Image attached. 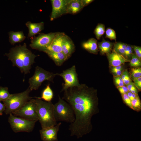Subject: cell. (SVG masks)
Segmentation results:
<instances>
[{
  "label": "cell",
  "mask_w": 141,
  "mask_h": 141,
  "mask_svg": "<svg viewBox=\"0 0 141 141\" xmlns=\"http://www.w3.org/2000/svg\"><path fill=\"white\" fill-rule=\"evenodd\" d=\"M105 32V25L104 24L101 23L97 24L94 32L96 38L98 40H99Z\"/></svg>",
  "instance_id": "24"
},
{
  "label": "cell",
  "mask_w": 141,
  "mask_h": 141,
  "mask_svg": "<svg viewBox=\"0 0 141 141\" xmlns=\"http://www.w3.org/2000/svg\"><path fill=\"white\" fill-rule=\"evenodd\" d=\"M62 52L67 59L69 58L75 50V46L72 40L65 35L63 39L62 46Z\"/></svg>",
  "instance_id": "15"
},
{
  "label": "cell",
  "mask_w": 141,
  "mask_h": 141,
  "mask_svg": "<svg viewBox=\"0 0 141 141\" xmlns=\"http://www.w3.org/2000/svg\"><path fill=\"white\" fill-rule=\"evenodd\" d=\"M32 91L28 87L25 91L10 94L9 97L3 102L5 107L4 113L9 114L21 108L26 102L33 98L29 96Z\"/></svg>",
  "instance_id": "4"
},
{
  "label": "cell",
  "mask_w": 141,
  "mask_h": 141,
  "mask_svg": "<svg viewBox=\"0 0 141 141\" xmlns=\"http://www.w3.org/2000/svg\"><path fill=\"white\" fill-rule=\"evenodd\" d=\"M122 98L125 103L130 108L132 109L131 101L128 96L127 93L121 95Z\"/></svg>",
  "instance_id": "33"
},
{
  "label": "cell",
  "mask_w": 141,
  "mask_h": 141,
  "mask_svg": "<svg viewBox=\"0 0 141 141\" xmlns=\"http://www.w3.org/2000/svg\"><path fill=\"white\" fill-rule=\"evenodd\" d=\"M113 44L103 38L102 41L98 43L97 45L100 53L102 55H107L111 52Z\"/></svg>",
  "instance_id": "20"
},
{
  "label": "cell",
  "mask_w": 141,
  "mask_h": 141,
  "mask_svg": "<svg viewBox=\"0 0 141 141\" xmlns=\"http://www.w3.org/2000/svg\"><path fill=\"white\" fill-rule=\"evenodd\" d=\"M12 114L15 116L28 120L38 121L36 110L35 99L33 98L26 102L19 110Z\"/></svg>",
  "instance_id": "9"
},
{
  "label": "cell",
  "mask_w": 141,
  "mask_h": 141,
  "mask_svg": "<svg viewBox=\"0 0 141 141\" xmlns=\"http://www.w3.org/2000/svg\"><path fill=\"white\" fill-rule=\"evenodd\" d=\"M133 84L138 90H140L141 89V77L133 79Z\"/></svg>",
  "instance_id": "35"
},
{
  "label": "cell",
  "mask_w": 141,
  "mask_h": 141,
  "mask_svg": "<svg viewBox=\"0 0 141 141\" xmlns=\"http://www.w3.org/2000/svg\"><path fill=\"white\" fill-rule=\"evenodd\" d=\"M26 25L29 30L28 37H33V36L39 33L44 28V23L43 22L34 23L28 21L26 24Z\"/></svg>",
  "instance_id": "16"
},
{
  "label": "cell",
  "mask_w": 141,
  "mask_h": 141,
  "mask_svg": "<svg viewBox=\"0 0 141 141\" xmlns=\"http://www.w3.org/2000/svg\"><path fill=\"white\" fill-rule=\"evenodd\" d=\"M84 7L81 0H70L67 6V14H76Z\"/></svg>",
  "instance_id": "17"
},
{
  "label": "cell",
  "mask_w": 141,
  "mask_h": 141,
  "mask_svg": "<svg viewBox=\"0 0 141 141\" xmlns=\"http://www.w3.org/2000/svg\"><path fill=\"white\" fill-rule=\"evenodd\" d=\"M9 41L11 44L14 45L15 43L23 41L26 38L22 31H10L9 33Z\"/></svg>",
  "instance_id": "21"
},
{
  "label": "cell",
  "mask_w": 141,
  "mask_h": 141,
  "mask_svg": "<svg viewBox=\"0 0 141 141\" xmlns=\"http://www.w3.org/2000/svg\"><path fill=\"white\" fill-rule=\"evenodd\" d=\"M10 95L7 87L0 86V101L3 102L5 101Z\"/></svg>",
  "instance_id": "25"
},
{
  "label": "cell",
  "mask_w": 141,
  "mask_h": 141,
  "mask_svg": "<svg viewBox=\"0 0 141 141\" xmlns=\"http://www.w3.org/2000/svg\"><path fill=\"white\" fill-rule=\"evenodd\" d=\"M5 109V105L0 101V115H2Z\"/></svg>",
  "instance_id": "37"
},
{
  "label": "cell",
  "mask_w": 141,
  "mask_h": 141,
  "mask_svg": "<svg viewBox=\"0 0 141 141\" xmlns=\"http://www.w3.org/2000/svg\"><path fill=\"white\" fill-rule=\"evenodd\" d=\"M57 75L62 77L64 81V83L62 84V88L61 92L64 91L69 88L78 86L80 85L75 65L63 71L62 73H57Z\"/></svg>",
  "instance_id": "10"
},
{
  "label": "cell",
  "mask_w": 141,
  "mask_h": 141,
  "mask_svg": "<svg viewBox=\"0 0 141 141\" xmlns=\"http://www.w3.org/2000/svg\"><path fill=\"white\" fill-rule=\"evenodd\" d=\"M35 108L38 121L42 128L54 126L57 124L54 116V104L41 99H35Z\"/></svg>",
  "instance_id": "3"
},
{
  "label": "cell",
  "mask_w": 141,
  "mask_h": 141,
  "mask_svg": "<svg viewBox=\"0 0 141 141\" xmlns=\"http://www.w3.org/2000/svg\"><path fill=\"white\" fill-rule=\"evenodd\" d=\"M117 88L121 95L127 93L129 91L127 86H125Z\"/></svg>",
  "instance_id": "36"
},
{
  "label": "cell",
  "mask_w": 141,
  "mask_h": 141,
  "mask_svg": "<svg viewBox=\"0 0 141 141\" xmlns=\"http://www.w3.org/2000/svg\"><path fill=\"white\" fill-rule=\"evenodd\" d=\"M62 98L71 106L75 116L68 129L70 136L79 138L89 133L92 129V118L99 111L96 90L80 84L64 91Z\"/></svg>",
  "instance_id": "1"
},
{
  "label": "cell",
  "mask_w": 141,
  "mask_h": 141,
  "mask_svg": "<svg viewBox=\"0 0 141 141\" xmlns=\"http://www.w3.org/2000/svg\"><path fill=\"white\" fill-rule=\"evenodd\" d=\"M110 65L113 67L121 65L126 62H130L125 57L114 51L107 54Z\"/></svg>",
  "instance_id": "14"
},
{
  "label": "cell",
  "mask_w": 141,
  "mask_h": 141,
  "mask_svg": "<svg viewBox=\"0 0 141 141\" xmlns=\"http://www.w3.org/2000/svg\"><path fill=\"white\" fill-rule=\"evenodd\" d=\"M121 77L125 85H127L131 81L128 73L127 70H124L121 74Z\"/></svg>",
  "instance_id": "29"
},
{
  "label": "cell",
  "mask_w": 141,
  "mask_h": 141,
  "mask_svg": "<svg viewBox=\"0 0 141 141\" xmlns=\"http://www.w3.org/2000/svg\"><path fill=\"white\" fill-rule=\"evenodd\" d=\"M5 55L11 61L13 66L18 67L25 74L30 73L34 59L37 56L27 49L25 43L22 45H20L11 48Z\"/></svg>",
  "instance_id": "2"
},
{
  "label": "cell",
  "mask_w": 141,
  "mask_h": 141,
  "mask_svg": "<svg viewBox=\"0 0 141 141\" xmlns=\"http://www.w3.org/2000/svg\"><path fill=\"white\" fill-rule=\"evenodd\" d=\"M82 45L84 49L92 54H97L99 50L97 40L93 38H90L83 43Z\"/></svg>",
  "instance_id": "18"
},
{
  "label": "cell",
  "mask_w": 141,
  "mask_h": 141,
  "mask_svg": "<svg viewBox=\"0 0 141 141\" xmlns=\"http://www.w3.org/2000/svg\"><path fill=\"white\" fill-rule=\"evenodd\" d=\"M131 75L133 79H136L141 77V69L139 68H133L131 70Z\"/></svg>",
  "instance_id": "30"
},
{
  "label": "cell",
  "mask_w": 141,
  "mask_h": 141,
  "mask_svg": "<svg viewBox=\"0 0 141 141\" xmlns=\"http://www.w3.org/2000/svg\"><path fill=\"white\" fill-rule=\"evenodd\" d=\"M65 35L63 33H57L50 45L43 52L46 51L54 52H62V43Z\"/></svg>",
  "instance_id": "13"
},
{
  "label": "cell",
  "mask_w": 141,
  "mask_h": 141,
  "mask_svg": "<svg viewBox=\"0 0 141 141\" xmlns=\"http://www.w3.org/2000/svg\"><path fill=\"white\" fill-rule=\"evenodd\" d=\"M132 59L130 61V65L131 67H137L141 66L140 60L135 54L132 53L131 55Z\"/></svg>",
  "instance_id": "27"
},
{
  "label": "cell",
  "mask_w": 141,
  "mask_h": 141,
  "mask_svg": "<svg viewBox=\"0 0 141 141\" xmlns=\"http://www.w3.org/2000/svg\"><path fill=\"white\" fill-rule=\"evenodd\" d=\"M105 33L106 38H108L111 40H115L116 42V33L113 29L109 27L105 31Z\"/></svg>",
  "instance_id": "26"
},
{
  "label": "cell",
  "mask_w": 141,
  "mask_h": 141,
  "mask_svg": "<svg viewBox=\"0 0 141 141\" xmlns=\"http://www.w3.org/2000/svg\"><path fill=\"white\" fill-rule=\"evenodd\" d=\"M54 116L56 121L71 123L75 119V116L69 104L58 96L57 102L54 104Z\"/></svg>",
  "instance_id": "5"
},
{
  "label": "cell",
  "mask_w": 141,
  "mask_h": 141,
  "mask_svg": "<svg viewBox=\"0 0 141 141\" xmlns=\"http://www.w3.org/2000/svg\"><path fill=\"white\" fill-rule=\"evenodd\" d=\"M122 69L114 72L112 73L115 74L116 76H120L122 73Z\"/></svg>",
  "instance_id": "40"
},
{
  "label": "cell",
  "mask_w": 141,
  "mask_h": 141,
  "mask_svg": "<svg viewBox=\"0 0 141 141\" xmlns=\"http://www.w3.org/2000/svg\"><path fill=\"white\" fill-rule=\"evenodd\" d=\"M57 33H42L32 37L30 46L32 49L44 51L50 45Z\"/></svg>",
  "instance_id": "8"
},
{
  "label": "cell",
  "mask_w": 141,
  "mask_h": 141,
  "mask_svg": "<svg viewBox=\"0 0 141 141\" xmlns=\"http://www.w3.org/2000/svg\"><path fill=\"white\" fill-rule=\"evenodd\" d=\"M53 60L57 66H60L67 59L65 55L62 52H54L48 51L44 52Z\"/></svg>",
  "instance_id": "19"
},
{
  "label": "cell",
  "mask_w": 141,
  "mask_h": 141,
  "mask_svg": "<svg viewBox=\"0 0 141 141\" xmlns=\"http://www.w3.org/2000/svg\"><path fill=\"white\" fill-rule=\"evenodd\" d=\"M114 81L117 87H121L124 86V81L120 76H116L114 77Z\"/></svg>",
  "instance_id": "31"
},
{
  "label": "cell",
  "mask_w": 141,
  "mask_h": 141,
  "mask_svg": "<svg viewBox=\"0 0 141 141\" xmlns=\"http://www.w3.org/2000/svg\"><path fill=\"white\" fill-rule=\"evenodd\" d=\"M54 96V94L52 90L50 87L49 84L46 85V87L43 91L40 97H36V98L43 99L46 102H51Z\"/></svg>",
  "instance_id": "22"
},
{
  "label": "cell",
  "mask_w": 141,
  "mask_h": 141,
  "mask_svg": "<svg viewBox=\"0 0 141 141\" xmlns=\"http://www.w3.org/2000/svg\"><path fill=\"white\" fill-rule=\"evenodd\" d=\"M132 109L136 110H139L141 109V103L140 99L137 96L131 101Z\"/></svg>",
  "instance_id": "28"
},
{
  "label": "cell",
  "mask_w": 141,
  "mask_h": 141,
  "mask_svg": "<svg viewBox=\"0 0 141 141\" xmlns=\"http://www.w3.org/2000/svg\"><path fill=\"white\" fill-rule=\"evenodd\" d=\"M93 1V0H81L82 3L84 7L88 5Z\"/></svg>",
  "instance_id": "38"
},
{
  "label": "cell",
  "mask_w": 141,
  "mask_h": 141,
  "mask_svg": "<svg viewBox=\"0 0 141 141\" xmlns=\"http://www.w3.org/2000/svg\"><path fill=\"white\" fill-rule=\"evenodd\" d=\"M127 87L129 91L131 92L133 94L138 95L137 88L132 82L131 81L127 85Z\"/></svg>",
  "instance_id": "32"
},
{
  "label": "cell",
  "mask_w": 141,
  "mask_h": 141,
  "mask_svg": "<svg viewBox=\"0 0 141 141\" xmlns=\"http://www.w3.org/2000/svg\"><path fill=\"white\" fill-rule=\"evenodd\" d=\"M57 73L48 71L37 66L36 67L33 75L29 80L28 87L31 91L37 90L42 83L45 81L54 83V79Z\"/></svg>",
  "instance_id": "6"
},
{
  "label": "cell",
  "mask_w": 141,
  "mask_h": 141,
  "mask_svg": "<svg viewBox=\"0 0 141 141\" xmlns=\"http://www.w3.org/2000/svg\"><path fill=\"white\" fill-rule=\"evenodd\" d=\"M0 78H1V77H0Z\"/></svg>",
  "instance_id": "42"
},
{
  "label": "cell",
  "mask_w": 141,
  "mask_h": 141,
  "mask_svg": "<svg viewBox=\"0 0 141 141\" xmlns=\"http://www.w3.org/2000/svg\"><path fill=\"white\" fill-rule=\"evenodd\" d=\"M127 94L128 96L129 97L130 99L131 100V101H132V93L130 91H128L127 93Z\"/></svg>",
  "instance_id": "41"
},
{
  "label": "cell",
  "mask_w": 141,
  "mask_h": 141,
  "mask_svg": "<svg viewBox=\"0 0 141 141\" xmlns=\"http://www.w3.org/2000/svg\"><path fill=\"white\" fill-rule=\"evenodd\" d=\"M127 45L124 43L116 42L113 44V50L117 53L124 56Z\"/></svg>",
  "instance_id": "23"
},
{
  "label": "cell",
  "mask_w": 141,
  "mask_h": 141,
  "mask_svg": "<svg viewBox=\"0 0 141 141\" xmlns=\"http://www.w3.org/2000/svg\"><path fill=\"white\" fill-rule=\"evenodd\" d=\"M61 124L60 122L55 125L39 131L41 139L43 141H57V134Z\"/></svg>",
  "instance_id": "12"
},
{
  "label": "cell",
  "mask_w": 141,
  "mask_h": 141,
  "mask_svg": "<svg viewBox=\"0 0 141 141\" xmlns=\"http://www.w3.org/2000/svg\"><path fill=\"white\" fill-rule=\"evenodd\" d=\"M135 53V55L140 60L141 58V47L136 46H132Z\"/></svg>",
  "instance_id": "34"
},
{
  "label": "cell",
  "mask_w": 141,
  "mask_h": 141,
  "mask_svg": "<svg viewBox=\"0 0 141 141\" xmlns=\"http://www.w3.org/2000/svg\"><path fill=\"white\" fill-rule=\"evenodd\" d=\"M8 121L12 130L15 133L32 131L37 122L15 116L11 113L9 114Z\"/></svg>",
  "instance_id": "7"
},
{
  "label": "cell",
  "mask_w": 141,
  "mask_h": 141,
  "mask_svg": "<svg viewBox=\"0 0 141 141\" xmlns=\"http://www.w3.org/2000/svg\"><path fill=\"white\" fill-rule=\"evenodd\" d=\"M70 0H51L52 9L50 17L52 21L62 15L67 14V6Z\"/></svg>",
  "instance_id": "11"
},
{
  "label": "cell",
  "mask_w": 141,
  "mask_h": 141,
  "mask_svg": "<svg viewBox=\"0 0 141 141\" xmlns=\"http://www.w3.org/2000/svg\"><path fill=\"white\" fill-rule=\"evenodd\" d=\"M122 69V67L121 65L116 67H113L111 68V71L112 72H114Z\"/></svg>",
  "instance_id": "39"
}]
</instances>
